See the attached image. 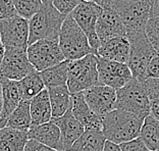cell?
<instances>
[{
	"mask_svg": "<svg viewBox=\"0 0 159 151\" xmlns=\"http://www.w3.org/2000/svg\"><path fill=\"white\" fill-rule=\"evenodd\" d=\"M144 118L124 110L114 109L102 120L103 135L107 141L120 145L140 136Z\"/></svg>",
	"mask_w": 159,
	"mask_h": 151,
	"instance_id": "cell-1",
	"label": "cell"
},
{
	"mask_svg": "<svg viewBox=\"0 0 159 151\" xmlns=\"http://www.w3.org/2000/svg\"><path fill=\"white\" fill-rule=\"evenodd\" d=\"M66 16L53 6L51 0L43 2L39 11L29 21V45L39 40L58 41L60 29Z\"/></svg>",
	"mask_w": 159,
	"mask_h": 151,
	"instance_id": "cell-2",
	"label": "cell"
},
{
	"mask_svg": "<svg viewBox=\"0 0 159 151\" xmlns=\"http://www.w3.org/2000/svg\"><path fill=\"white\" fill-rule=\"evenodd\" d=\"M58 44L64 59L68 62L83 58L89 54L96 55V52L89 44L86 34L70 14L66 17L61 26Z\"/></svg>",
	"mask_w": 159,
	"mask_h": 151,
	"instance_id": "cell-3",
	"label": "cell"
},
{
	"mask_svg": "<svg viewBox=\"0 0 159 151\" xmlns=\"http://www.w3.org/2000/svg\"><path fill=\"white\" fill-rule=\"evenodd\" d=\"M117 14L128 34L145 32L151 17L150 0H125L109 1V7Z\"/></svg>",
	"mask_w": 159,
	"mask_h": 151,
	"instance_id": "cell-4",
	"label": "cell"
},
{
	"mask_svg": "<svg viewBox=\"0 0 159 151\" xmlns=\"http://www.w3.org/2000/svg\"><path fill=\"white\" fill-rule=\"evenodd\" d=\"M96 85H99L97 55L89 54L68 62L66 86L70 95L84 92Z\"/></svg>",
	"mask_w": 159,
	"mask_h": 151,
	"instance_id": "cell-5",
	"label": "cell"
},
{
	"mask_svg": "<svg viewBox=\"0 0 159 151\" xmlns=\"http://www.w3.org/2000/svg\"><path fill=\"white\" fill-rule=\"evenodd\" d=\"M151 101L143 84L136 78L129 81L124 87L116 90L115 109L133 113L141 118L150 116Z\"/></svg>",
	"mask_w": 159,
	"mask_h": 151,
	"instance_id": "cell-6",
	"label": "cell"
},
{
	"mask_svg": "<svg viewBox=\"0 0 159 151\" xmlns=\"http://www.w3.org/2000/svg\"><path fill=\"white\" fill-rule=\"evenodd\" d=\"M126 38L129 42V56L126 64L133 77L142 83L145 81L146 71L150 62L158 54L150 44L145 32L128 34Z\"/></svg>",
	"mask_w": 159,
	"mask_h": 151,
	"instance_id": "cell-7",
	"label": "cell"
},
{
	"mask_svg": "<svg viewBox=\"0 0 159 151\" xmlns=\"http://www.w3.org/2000/svg\"><path fill=\"white\" fill-rule=\"evenodd\" d=\"M27 54L29 62L39 73L66 60L58 41L53 40H39L29 45Z\"/></svg>",
	"mask_w": 159,
	"mask_h": 151,
	"instance_id": "cell-8",
	"label": "cell"
},
{
	"mask_svg": "<svg viewBox=\"0 0 159 151\" xmlns=\"http://www.w3.org/2000/svg\"><path fill=\"white\" fill-rule=\"evenodd\" d=\"M101 10H102V7L95 3L83 1L70 14L86 34L89 44L96 52V55L100 45L98 36L96 34V24Z\"/></svg>",
	"mask_w": 159,
	"mask_h": 151,
	"instance_id": "cell-9",
	"label": "cell"
},
{
	"mask_svg": "<svg viewBox=\"0 0 159 151\" xmlns=\"http://www.w3.org/2000/svg\"><path fill=\"white\" fill-rule=\"evenodd\" d=\"M29 33V21L20 16L0 21V41L5 48L27 49Z\"/></svg>",
	"mask_w": 159,
	"mask_h": 151,
	"instance_id": "cell-10",
	"label": "cell"
},
{
	"mask_svg": "<svg viewBox=\"0 0 159 151\" xmlns=\"http://www.w3.org/2000/svg\"><path fill=\"white\" fill-rule=\"evenodd\" d=\"M97 70L99 76V84L118 90L126 85L133 79L131 70L128 64L113 62L97 56Z\"/></svg>",
	"mask_w": 159,
	"mask_h": 151,
	"instance_id": "cell-11",
	"label": "cell"
},
{
	"mask_svg": "<svg viewBox=\"0 0 159 151\" xmlns=\"http://www.w3.org/2000/svg\"><path fill=\"white\" fill-rule=\"evenodd\" d=\"M34 70L29 62L27 49L5 48L4 58L0 67V77L19 82Z\"/></svg>",
	"mask_w": 159,
	"mask_h": 151,
	"instance_id": "cell-12",
	"label": "cell"
},
{
	"mask_svg": "<svg viewBox=\"0 0 159 151\" xmlns=\"http://www.w3.org/2000/svg\"><path fill=\"white\" fill-rule=\"evenodd\" d=\"M88 106L100 118L115 109L116 90L104 85H96L83 92Z\"/></svg>",
	"mask_w": 159,
	"mask_h": 151,
	"instance_id": "cell-13",
	"label": "cell"
},
{
	"mask_svg": "<svg viewBox=\"0 0 159 151\" xmlns=\"http://www.w3.org/2000/svg\"><path fill=\"white\" fill-rule=\"evenodd\" d=\"M96 34L100 43L112 38L126 37V30L120 19L111 8H102L97 20Z\"/></svg>",
	"mask_w": 159,
	"mask_h": 151,
	"instance_id": "cell-14",
	"label": "cell"
},
{
	"mask_svg": "<svg viewBox=\"0 0 159 151\" xmlns=\"http://www.w3.org/2000/svg\"><path fill=\"white\" fill-rule=\"evenodd\" d=\"M51 121L59 128L64 151H70L75 142L84 134V126L74 117L70 107L62 117L52 118Z\"/></svg>",
	"mask_w": 159,
	"mask_h": 151,
	"instance_id": "cell-15",
	"label": "cell"
},
{
	"mask_svg": "<svg viewBox=\"0 0 159 151\" xmlns=\"http://www.w3.org/2000/svg\"><path fill=\"white\" fill-rule=\"evenodd\" d=\"M28 137L29 140H34L55 151H64L61 142L60 130L52 121L39 126H31L28 132Z\"/></svg>",
	"mask_w": 159,
	"mask_h": 151,
	"instance_id": "cell-16",
	"label": "cell"
},
{
	"mask_svg": "<svg viewBox=\"0 0 159 151\" xmlns=\"http://www.w3.org/2000/svg\"><path fill=\"white\" fill-rule=\"evenodd\" d=\"M70 108L74 117L84 126L85 130H102V118L97 117L87 104L83 92L70 95Z\"/></svg>",
	"mask_w": 159,
	"mask_h": 151,
	"instance_id": "cell-17",
	"label": "cell"
},
{
	"mask_svg": "<svg viewBox=\"0 0 159 151\" xmlns=\"http://www.w3.org/2000/svg\"><path fill=\"white\" fill-rule=\"evenodd\" d=\"M2 86V112L0 117V129L5 128L6 121L21 101L19 83L0 77Z\"/></svg>",
	"mask_w": 159,
	"mask_h": 151,
	"instance_id": "cell-18",
	"label": "cell"
},
{
	"mask_svg": "<svg viewBox=\"0 0 159 151\" xmlns=\"http://www.w3.org/2000/svg\"><path fill=\"white\" fill-rule=\"evenodd\" d=\"M97 56L126 64L129 56V42L128 38L117 37L101 42L97 50Z\"/></svg>",
	"mask_w": 159,
	"mask_h": 151,
	"instance_id": "cell-19",
	"label": "cell"
},
{
	"mask_svg": "<svg viewBox=\"0 0 159 151\" xmlns=\"http://www.w3.org/2000/svg\"><path fill=\"white\" fill-rule=\"evenodd\" d=\"M32 126L49 123L52 120V110L48 90L44 89L30 101Z\"/></svg>",
	"mask_w": 159,
	"mask_h": 151,
	"instance_id": "cell-20",
	"label": "cell"
},
{
	"mask_svg": "<svg viewBox=\"0 0 159 151\" xmlns=\"http://www.w3.org/2000/svg\"><path fill=\"white\" fill-rule=\"evenodd\" d=\"M28 141V132L7 127L0 129V151H24Z\"/></svg>",
	"mask_w": 159,
	"mask_h": 151,
	"instance_id": "cell-21",
	"label": "cell"
},
{
	"mask_svg": "<svg viewBox=\"0 0 159 151\" xmlns=\"http://www.w3.org/2000/svg\"><path fill=\"white\" fill-rule=\"evenodd\" d=\"M106 139L102 130H85L71 147L70 151H103Z\"/></svg>",
	"mask_w": 159,
	"mask_h": 151,
	"instance_id": "cell-22",
	"label": "cell"
},
{
	"mask_svg": "<svg viewBox=\"0 0 159 151\" xmlns=\"http://www.w3.org/2000/svg\"><path fill=\"white\" fill-rule=\"evenodd\" d=\"M51 104L52 118L62 117L70 107V93L67 86H59L47 89Z\"/></svg>",
	"mask_w": 159,
	"mask_h": 151,
	"instance_id": "cell-23",
	"label": "cell"
},
{
	"mask_svg": "<svg viewBox=\"0 0 159 151\" xmlns=\"http://www.w3.org/2000/svg\"><path fill=\"white\" fill-rule=\"evenodd\" d=\"M17 83H19L21 100H26V101H31L34 97L46 89L41 77V73H39L36 70L32 71L23 80Z\"/></svg>",
	"mask_w": 159,
	"mask_h": 151,
	"instance_id": "cell-24",
	"label": "cell"
},
{
	"mask_svg": "<svg viewBox=\"0 0 159 151\" xmlns=\"http://www.w3.org/2000/svg\"><path fill=\"white\" fill-rule=\"evenodd\" d=\"M31 126L32 117L30 111V101L21 100L13 112L10 114V117L6 121L5 127L24 132H29Z\"/></svg>",
	"mask_w": 159,
	"mask_h": 151,
	"instance_id": "cell-25",
	"label": "cell"
},
{
	"mask_svg": "<svg viewBox=\"0 0 159 151\" xmlns=\"http://www.w3.org/2000/svg\"><path fill=\"white\" fill-rule=\"evenodd\" d=\"M68 62H70L68 60H64L56 66L41 71V77L46 89L66 85Z\"/></svg>",
	"mask_w": 159,
	"mask_h": 151,
	"instance_id": "cell-26",
	"label": "cell"
},
{
	"mask_svg": "<svg viewBox=\"0 0 159 151\" xmlns=\"http://www.w3.org/2000/svg\"><path fill=\"white\" fill-rule=\"evenodd\" d=\"M139 137L151 151L159 150V121L148 116L142 125Z\"/></svg>",
	"mask_w": 159,
	"mask_h": 151,
	"instance_id": "cell-27",
	"label": "cell"
},
{
	"mask_svg": "<svg viewBox=\"0 0 159 151\" xmlns=\"http://www.w3.org/2000/svg\"><path fill=\"white\" fill-rule=\"evenodd\" d=\"M17 16L30 21L43 4L42 0H11Z\"/></svg>",
	"mask_w": 159,
	"mask_h": 151,
	"instance_id": "cell-28",
	"label": "cell"
},
{
	"mask_svg": "<svg viewBox=\"0 0 159 151\" xmlns=\"http://www.w3.org/2000/svg\"><path fill=\"white\" fill-rule=\"evenodd\" d=\"M145 34L155 52L159 55V17L151 16L145 28Z\"/></svg>",
	"mask_w": 159,
	"mask_h": 151,
	"instance_id": "cell-29",
	"label": "cell"
},
{
	"mask_svg": "<svg viewBox=\"0 0 159 151\" xmlns=\"http://www.w3.org/2000/svg\"><path fill=\"white\" fill-rule=\"evenodd\" d=\"M52 4L59 12L68 16L84 0H51Z\"/></svg>",
	"mask_w": 159,
	"mask_h": 151,
	"instance_id": "cell-30",
	"label": "cell"
},
{
	"mask_svg": "<svg viewBox=\"0 0 159 151\" xmlns=\"http://www.w3.org/2000/svg\"><path fill=\"white\" fill-rule=\"evenodd\" d=\"M142 84L145 88L150 101L153 99L159 98V79L148 78L145 81L142 82Z\"/></svg>",
	"mask_w": 159,
	"mask_h": 151,
	"instance_id": "cell-31",
	"label": "cell"
},
{
	"mask_svg": "<svg viewBox=\"0 0 159 151\" xmlns=\"http://www.w3.org/2000/svg\"><path fill=\"white\" fill-rule=\"evenodd\" d=\"M17 16L11 0H0V21Z\"/></svg>",
	"mask_w": 159,
	"mask_h": 151,
	"instance_id": "cell-32",
	"label": "cell"
},
{
	"mask_svg": "<svg viewBox=\"0 0 159 151\" xmlns=\"http://www.w3.org/2000/svg\"><path fill=\"white\" fill-rule=\"evenodd\" d=\"M121 151H151L140 137L119 145Z\"/></svg>",
	"mask_w": 159,
	"mask_h": 151,
	"instance_id": "cell-33",
	"label": "cell"
},
{
	"mask_svg": "<svg viewBox=\"0 0 159 151\" xmlns=\"http://www.w3.org/2000/svg\"><path fill=\"white\" fill-rule=\"evenodd\" d=\"M148 78L159 79V55L155 56L148 66L145 75V80Z\"/></svg>",
	"mask_w": 159,
	"mask_h": 151,
	"instance_id": "cell-34",
	"label": "cell"
},
{
	"mask_svg": "<svg viewBox=\"0 0 159 151\" xmlns=\"http://www.w3.org/2000/svg\"><path fill=\"white\" fill-rule=\"evenodd\" d=\"M24 151H55V150L40 144V143L34 141V140H29Z\"/></svg>",
	"mask_w": 159,
	"mask_h": 151,
	"instance_id": "cell-35",
	"label": "cell"
},
{
	"mask_svg": "<svg viewBox=\"0 0 159 151\" xmlns=\"http://www.w3.org/2000/svg\"><path fill=\"white\" fill-rule=\"evenodd\" d=\"M150 116H152L155 120H157L159 121V98L151 100Z\"/></svg>",
	"mask_w": 159,
	"mask_h": 151,
	"instance_id": "cell-36",
	"label": "cell"
},
{
	"mask_svg": "<svg viewBox=\"0 0 159 151\" xmlns=\"http://www.w3.org/2000/svg\"><path fill=\"white\" fill-rule=\"evenodd\" d=\"M103 151H121V149H120V146L118 144H115L113 142L107 141L106 140L105 144H104Z\"/></svg>",
	"mask_w": 159,
	"mask_h": 151,
	"instance_id": "cell-37",
	"label": "cell"
},
{
	"mask_svg": "<svg viewBox=\"0 0 159 151\" xmlns=\"http://www.w3.org/2000/svg\"><path fill=\"white\" fill-rule=\"evenodd\" d=\"M151 2V16L159 17V0H150Z\"/></svg>",
	"mask_w": 159,
	"mask_h": 151,
	"instance_id": "cell-38",
	"label": "cell"
},
{
	"mask_svg": "<svg viewBox=\"0 0 159 151\" xmlns=\"http://www.w3.org/2000/svg\"><path fill=\"white\" fill-rule=\"evenodd\" d=\"M84 1L95 3V4L101 6L102 8H108V7H109V1H110V0H84Z\"/></svg>",
	"mask_w": 159,
	"mask_h": 151,
	"instance_id": "cell-39",
	"label": "cell"
},
{
	"mask_svg": "<svg viewBox=\"0 0 159 151\" xmlns=\"http://www.w3.org/2000/svg\"><path fill=\"white\" fill-rule=\"evenodd\" d=\"M4 53H5V47H4V45L0 42V67H1L3 58H4Z\"/></svg>",
	"mask_w": 159,
	"mask_h": 151,
	"instance_id": "cell-40",
	"label": "cell"
},
{
	"mask_svg": "<svg viewBox=\"0 0 159 151\" xmlns=\"http://www.w3.org/2000/svg\"><path fill=\"white\" fill-rule=\"evenodd\" d=\"M1 112H2V86H1V82H0V117H1Z\"/></svg>",
	"mask_w": 159,
	"mask_h": 151,
	"instance_id": "cell-41",
	"label": "cell"
},
{
	"mask_svg": "<svg viewBox=\"0 0 159 151\" xmlns=\"http://www.w3.org/2000/svg\"><path fill=\"white\" fill-rule=\"evenodd\" d=\"M110 1H125V0H110Z\"/></svg>",
	"mask_w": 159,
	"mask_h": 151,
	"instance_id": "cell-42",
	"label": "cell"
},
{
	"mask_svg": "<svg viewBox=\"0 0 159 151\" xmlns=\"http://www.w3.org/2000/svg\"><path fill=\"white\" fill-rule=\"evenodd\" d=\"M46 1H48V0H42V2H46Z\"/></svg>",
	"mask_w": 159,
	"mask_h": 151,
	"instance_id": "cell-43",
	"label": "cell"
},
{
	"mask_svg": "<svg viewBox=\"0 0 159 151\" xmlns=\"http://www.w3.org/2000/svg\"><path fill=\"white\" fill-rule=\"evenodd\" d=\"M0 42H1V41H0Z\"/></svg>",
	"mask_w": 159,
	"mask_h": 151,
	"instance_id": "cell-44",
	"label": "cell"
},
{
	"mask_svg": "<svg viewBox=\"0 0 159 151\" xmlns=\"http://www.w3.org/2000/svg\"><path fill=\"white\" fill-rule=\"evenodd\" d=\"M158 151H159V150H158Z\"/></svg>",
	"mask_w": 159,
	"mask_h": 151,
	"instance_id": "cell-45",
	"label": "cell"
}]
</instances>
